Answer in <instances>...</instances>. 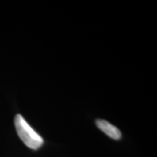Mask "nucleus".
Returning <instances> with one entry per match:
<instances>
[{
	"label": "nucleus",
	"instance_id": "nucleus-1",
	"mask_svg": "<svg viewBox=\"0 0 157 157\" xmlns=\"http://www.w3.org/2000/svg\"><path fill=\"white\" fill-rule=\"evenodd\" d=\"M15 125L17 135L24 144L29 148L38 149L42 146V137L31 127L21 114L15 118Z\"/></svg>",
	"mask_w": 157,
	"mask_h": 157
},
{
	"label": "nucleus",
	"instance_id": "nucleus-2",
	"mask_svg": "<svg viewBox=\"0 0 157 157\" xmlns=\"http://www.w3.org/2000/svg\"><path fill=\"white\" fill-rule=\"evenodd\" d=\"M96 125L101 131H103L111 138L114 139V140H119L121 138V134L120 130L109 121L104 119H98L96 121Z\"/></svg>",
	"mask_w": 157,
	"mask_h": 157
}]
</instances>
